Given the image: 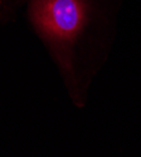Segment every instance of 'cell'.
Instances as JSON below:
<instances>
[{"label": "cell", "instance_id": "cell-1", "mask_svg": "<svg viewBox=\"0 0 141 157\" xmlns=\"http://www.w3.org/2000/svg\"><path fill=\"white\" fill-rule=\"evenodd\" d=\"M122 0H28V27L42 42L69 99L86 107L89 87L108 59Z\"/></svg>", "mask_w": 141, "mask_h": 157}, {"label": "cell", "instance_id": "cell-2", "mask_svg": "<svg viewBox=\"0 0 141 157\" xmlns=\"http://www.w3.org/2000/svg\"><path fill=\"white\" fill-rule=\"evenodd\" d=\"M28 0H0V28L14 23Z\"/></svg>", "mask_w": 141, "mask_h": 157}]
</instances>
